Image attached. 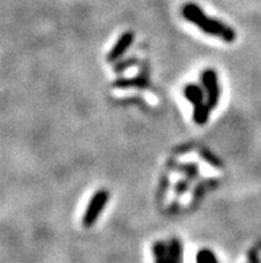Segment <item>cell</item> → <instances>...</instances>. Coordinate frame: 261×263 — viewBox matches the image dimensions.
Masks as SVG:
<instances>
[{
  "label": "cell",
  "instance_id": "6da1fadb",
  "mask_svg": "<svg viewBox=\"0 0 261 263\" xmlns=\"http://www.w3.org/2000/svg\"><path fill=\"white\" fill-rule=\"evenodd\" d=\"M182 15L185 20L198 27L202 32L207 33L209 36L218 37L225 43H233L237 36L236 31L232 27L225 24L224 22H220L218 19L205 15L200 6L195 3L184 4L182 8Z\"/></svg>",
  "mask_w": 261,
  "mask_h": 263
},
{
  "label": "cell",
  "instance_id": "7a4b0ae2",
  "mask_svg": "<svg viewBox=\"0 0 261 263\" xmlns=\"http://www.w3.org/2000/svg\"><path fill=\"white\" fill-rule=\"evenodd\" d=\"M109 200V193L104 189L102 190L96 191L95 194L92 195L91 200L88 202L86 207V211L83 214V218H82V223H83L84 227L89 229V227H92L93 224L97 222V219L102 215L103 210H104V207L107 206Z\"/></svg>",
  "mask_w": 261,
  "mask_h": 263
},
{
  "label": "cell",
  "instance_id": "3957f363",
  "mask_svg": "<svg viewBox=\"0 0 261 263\" xmlns=\"http://www.w3.org/2000/svg\"><path fill=\"white\" fill-rule=\"evenodd\" d=\"M155 263H183V245L177 239L157 242L153 246Z\"/></svg>",
  "mask_w": 261,
  "mask_h": 263
},
{
  "label": "cell",
  "instance_id": "277c9868",
  "mask_svg": "<svg viewBox=\"0 0 261 263\" xmlns=\"http://www.w3.org/2000/svg\"><path fill=\"white\" fill-rule=\"evenodd\" d=\"M202 84L205 91V100L211 110H215L220 100L222 90H220V84H218L217 72L212 68H207L202 72Z\"/></svg>",
  "mask_w": 261,
  "mask_h": 263
},
{
  "label": "cell",
  "instance_id": "5b68a950",
  "mask_svg": "<svg viewBox=\"0 0 261 263\" xmlns=\"http://www.w3.org/2000/svg\"><path fill=\"white\" fill-rule=\"evenodd\" d=\"M133 40H135V33L132 31H126V32H123L117 40H116V43L113 44L112 48L109 50L108 55H107V62L109 63H113V62H117L120 58L126 53V51L128 50L129 47L132 46Z\"/></svg>",
  "mask_w": 261,
  "mask_h": 263
},
{
  "label": "cell",
  "instance_id": "8992f818",
  "mask_svg": "<svg viewBox=\"0 0 261 263\" xmlns=\"http://www.w3.org/2000/svg\"><path fill=\"white\" fill-rule=\"evenodd\" d=\"M184 97L188 100L192 106H197V104L207 102L205 100V91L202 86L198 84H188L184 88Z\"/></svg>",
  "mask_w": 261,
  "mask_h": 263
},
{
  "label": "cell",
  "instance_id": "52a82bcc",
  "mask_svg": "<svg viewBox=\"0 0 261 263\" xmlns=\"http://www.w3.org/2000/svg\"><path fill=\"white\" fill-rule=\"evenodd\" d=\"M209 111H211V107L208 106L207 102H203V103L197 104V106H193V120H195V123H207L209 118Z\"/></svg>",
  "mask_w": 261,
  "mask_h": 263
},
{
  "label": "cell",
  "instance_id": "ba28073f",
  "mask_svg": "<svg viewBox=\"0 0 261 263\" xmlns=\"http://www.w3.org/2000/svg\"><path fill=\"white\" fill-rule=\"evenodd\" d=\"M113 87L116 88H129V87H139V88H144L147 87V80L143 78H132V79H120L116 80L113 83Z\"/></svg>",
  "mask_w": 261,
  "mask_h": 263
},
{
  "label": "cell",
  "instance_id": "9c48e42d",
  "mask_svg": "<svg viewBox=\"0 0 261 263\" xmlns=\"http://www.w3.org/2000/svg\"><path fill=\"white\" fill-rule=\"evenodd\" d=\"M196 263H218L215 253H212L208 249H203L197 253L196 257Z\"/></svg>",
  "mask_w": 261,
  "mask_h": 263
}]
</instances>
